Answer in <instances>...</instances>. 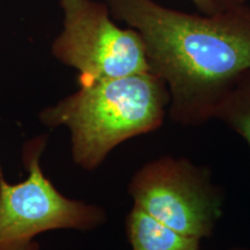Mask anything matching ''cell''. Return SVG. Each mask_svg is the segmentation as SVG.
Here are the masks:
<instances>
[{
  "instance_id": "cell-7",
  "label": "cell",
  "mask_w": 250,
  "mask_h": 250,
  "mask_svg": "<svg viewBox=\"0 0 250 250\" xmlns=\"http://www.w3.org/2000/svg\"><path fill=\"white\" fill-rule=\"evenodd\" d=\"M213 118L239 133L250 147V70L243 72L219 102Z\"/></svg>"
},
{
  "instance_id": "cell-5",
  "label": "cell",
  "mask_w": 250,
  "mask_h": 250,
  "mask_svg": "<svg viewBox=\"0 0 250 250\" xmlns=\"http://www.w3.org/2000/svg\"><path fill=\"white\" fill-rule=\"evenodd\" d=\"M129 193L134 205L183 235L211 236L223 215L224 197L208 171L187 159L164 156L133 175Z\"/></svg>"
},
{
  "instance_id": "cell-9",
  "label": "cell",
  "mask_w": 250,
  "mask_h": 250,
  "mask_svg": "<svg viewBox=\"0 0 250 250\" xmlns=\"http://www.w3.org/2000/svg\"><path fill=\"white\" fill-rule=\"evenodd\" d=\"M224 5L228 7V6H233V5H239V4H243L246 2V0H223Z\"/></svg>"
},
{
  "instance_id": "cell-2",
  "label": "cell",
  "mask_w": 250,
  "mask_h": 250,
  "mask_svg": "<svg viewBox=\"0 0 250 250\" xmlns=\"http://www.w3.org/2000/svg\"><path fill=\"white\" fill-rule=\"evenodd\" d=\"M169 103L165 81L147 71L80 85L41 111L40 120L49 127L67 126L73 161L95 170L117 145L160 127Z\"/></svg>"
},
{
  "instance_id": "cell-8",
  "label": "cell",
  "mask_w": 250,
  "mask_h": 250,
  "mask_svg": "<svg viewBox=\"0 0 250 250\" xmlns=\"http://www.w3.org/2000/svg\"><path fill=\"white\" fill-rule=\"evenodd\" d=\"M191 2L203 14H214L226 8L223 0H191Z\"/></svg>"
},
{
  "instance_id": "cell-10",
  "label": "cell",
  "mask_w": 250,
  "mask_h": 250,
  "mask_svg": "<svg viewBox=\"0 0 250 250\" xmlns=\"http://www.w3.org/2000/svg\"><path fill=\"white\" fill-rule=\"evenodd\" d=\"M235 250H246V249H235Z\"/></svg>"
},
{
  "instance_id": "cell-6",
  "label": "cell",
  "mask_w": 250,
  "mask_h": 250,
  "mask_svg": "<svg viewBox=\"0 0 250 250\" xmlns=\"http://www.w3.org/2000/svg\"><path fill=\"white\" fill-rule=\"evenodd\" d=\"M126 228L132 250H199L201 240L171 229L136 205L127 215Z\"/></svg>"
},
{
  "instance_id": "cell-3",
  "label": "cell",
  "mask_w": 250,
  "mask_h": 250,
  "mask_svg": "<svg viewBox=\"0 0 250 250\" xmlns=\"http://www.w3.org/2000/svg\"><path fill=\"white\" fill-rule=\"evenodd\" d=\"M46 143V136L24 143L22 160L28 177L22 182H6L0 168V250H40L35 241L40 234L90 230L107 219L102 208L68 198L44 176L40 160Z\"/></svg>"
},
{
  "instance_id": "cell-1",
  "label": "cell",
  "mask_w": 250,
  "mask_h": 250,
  "mask_svg": "<svg viewBox=\"0 0 250 250\" xmlns=\"http://www.w3.org/2000/svg\"><path fill=\"white\" fill-rule=\"evenodd\" d=\"M112 17L139 34L149 71L170 94L176 123L199 125L250 70V6H228L214 14H189L154 0H104Z\"/></svg>"
},
{
  "instance_id": "cell-4",
  "label": "cell",
  "mask_w": 250,
  "mask_h": 250,
  "mask_svg": "<svg viewBox=\"0 0 250 250\" xmlns=\"http://www.w3.org/2000/svg\"><path fill=\"white\" fill-rule=\"evenodd\" d=\"M62 30L52 54L79 72L80 85L149 71L142 37L112 21L105 2L59 0Z\"/></svg>"
}]
</instances>
